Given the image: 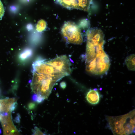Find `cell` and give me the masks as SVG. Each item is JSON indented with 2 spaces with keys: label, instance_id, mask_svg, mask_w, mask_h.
I'll list each match as a JSON object with an SVG mask.
<instances>
[{
  "label": "cell",
  "instance_id": "6da1fadb",
  "mask_svg": "<svg viewBox=\"0 0 135 135\" xmlns=\"http://www.w3.org/2000/svg\"><path fill=\"white\" fill-rule=\"evenodd\" d=\"M86 69L94 74H106L110 66V60L103 48L104 36L102 31L96 28L90 29L86 33Z\"/></svg>",
  "mask_w": 135,
  "mask_h": 135
},
{
  "label": "cell",
  "instance_id": "7a4b0ae2",
  "mask_svg": "<svg viewBox=\"0 0 135 135\" xmlns=\"http://www.w3.org/2000/svg\"><path fill=\"white\" fill-rule=\"evenodd\" d=\"M135 110H134L124 115L106 116L108 128L114 135H128L134 133Z\"/></svg>",
  "mask_w": 135,
  "mask_h": 135
},
{
  "label": "cell",
  "instance_id": "3957f363",
  "mask_svg": "<svg viewBox=\"0 0 135 135\" xmlns=\"http://www.w3.org/2000/svg\"><path fill=\"white\" fill-rule=\"evenodd\" d=\"M31 88L35 94H40L45 99L48 98L57 81L50 76L33 72Z\"/></svg>",
  "mask_w": 135,
  "mask_h": 135
},
{
  "label": "cell",
  "instance_id": "277c9868",
  "mask_svg": "<svg viewBox=\"0 0 135 135\" xmlns=\"http://www.w3.org/2000/svg\"><path fill=\"white\" fill-rule=\"evenodd\" d=\"M61 32L63 37L68 42L76 44H80L82 42L80 30L74 22H68L64 23Z\"/></svg>",
  "mask_w": 135,
  "mask_h": 135
},
{
  "label": "cell",
  "instance_id": "5b68a950",
  "mask_svg": "<svg viewBox=\"0 0 135 135\" xmlns=\"http://www.w3.org/2000/svg\"><path fill=\"white\" fill-rule=\"evenodd\" d=\"M32 68L33 72L49 76L57 82L66 76L52 66L46 63L44 60L42 59H37L33 62Z\"/></svg>",
  "mask_w": 135,
  "mask_h": 135
},
{
  "label": "cell",
  "instance_id": "8992f818",
  "mask_svg": "<svg viewBox=\"0 0 135 135\" xmlns=\"http://www.w3.org/2000/svg\"><path fill=\"white\" fill-rule=\"evenodd\" d=\"M44 62L52 66L57 70L66 76L70 75L71 73L70 63L66 55L61 56Z\"/></svg>",
  "mask_w": 135,
  "mask_h": 135
},
{
  "label": "cell",
  "instance_id": "52a82bcc",
  "mask_svg": "<svg viewBox=\"0 0 135 135\" xmlns=\"http://www.w3.org/2000/svg\"><path fill=\"white\" fill-rule=\"evenodd\" d=\"M92 0H56L61 6L69 9H76L88 11Z\"/></svg>",
  "mask_w": 135,
  "mask_h": 135
},
{
  "label": "cell",
  "instance_id": "ba28073f",
  "mask_svg": "<svg viewBox=\"0 0 135 135\" xmlns=\"http://www.w3.org/2000/svg\"><path fill=\"white\" fill-rule=\"evenodd\" d=\"M10 116H2L0 121L4 130V134H10L16 131L15 127L11 122Z\"/></svg>",
  "mask_w": 135,
  "mask_h": 135
},
{
  "label": "cell",
  "instance_id": "9c48e42d",
  "mask_svg": "<svg viewBox=\"0 0 135 135\" xmlns=\"http://www.w3.org/2000/svg\"><path fill=\"white\" fill-rule=\"evenodd\" d=\"M87 101L90 104L93 105L98 104L100 100V95L96 90H90L88 92L86 96Z\"/></svg>",
  "mask_w": 135,
  "mask_h": 135
},
{
  "label": "cell",
  "instance_id": "30bf717a",
  "mask_svg": "<svg viewBox=\"0 0 135 135\" xmlns=\"http://www.w3.org/2000/svg\"><path fill=\"white\" fill-rule=\"evenodd\" d=\"M33 54V51L31 49L26 48L19 54V60L21 62H22L26 61L31 57Z\"/></svg>",
  "mask_w": 135,
  "mask_h": 135
},
{
  "label": "cell",
  "instance_id": "8fae6325",
  "mask_svg": "<svg viewBox=\"0 0 135 135\" xmlns=\"http://www.w3.org/2000/svg\"><path fill=\"white\" fill-rule=\"evenodd\" d=\"M126 64L128 69L131 70H135V54L128 56L125 60Z\"/></svg>",
  "mask_w": 135,
  "mask_h": 135
},
{
  "label": "cell",
  "instance_id": "7c38bea8",
  "mask_svg": "<svg viewBox=\"0 0 135 135\" xmlns=\"http://www.w3.org/2000/svg\"><path fill=\"white\" fill-rule=\"evenodd\" d=\"M46 26V22L43 20H41L38 22L36 25V30L38 32H41L45 30Z\"/></svg>",
  "mask_w": 135,
  "mask_h": 135
},
{
  "label": "cell",
  "instance_id": "4fadbf2b",
  "mask_svg": "<svg viewBox=\"0 0 135 135\" xmlns=\"http://www.w3.org/2000/svg\"><path fill=\"white\" fill-rule=\"evenodd\" d=\"M4 10L3 5L0 0V19H1L4 14Z\"/></svg>",
  "mask_w": 135,
  "mask_h": 135
},
{
  "label": "cell",
  "instance_id": "5bb4252c",
  "mask_svg": "<svg viewBox=\"0 0 135 135\" xmlns=\"http://www.w3.org/2000/svg\"><path fill=\"white\" fill-rule=\"evenodd\" d=\"M34 132L33 134L37 135H43L44 134L42 133L40 130L36 127H35L34 129Z\"/></svg>",
  "mask_w": 135,
  "mask_h": 135
},
{
  "label": "cell",
  "instance_id": "9a60e30c",
  "mask_svg": "<svg viewBox=\"0 0 135 135\" xmlns=\"http://www.w3.org/2000/svg\"><path fill=\"white\" fill-rule=\"evenodd\" d=\"M36 105L35 103L33 102L29 103L28 104V107L30 110L34 109L36 107Z\"/></svg>",
  "mask_w": 135,
  "mask_h": 135
},
{
  "label": "cell",
  "instance_id": "2e32d148",
  "mask_svg": "<svg viewBox=\"0 0 135 135\" xmlns=\"http://www.w3.org/2000/svg\"><path fill=\"white\" fill-rule=\"evenodd\" d=\"M37 98L36 101L38 103H40L43 102L45 99L40 94H37Z\"/></svg>",
  "mask_w": 135,
  "mask_h": 135
},
{
  "label": "cell",
  "instance_id": "e0dca14e",
  "mask_svg": "<svg viewBox=\"0 0 135 135\" xmlns=\"http://www.w3.org/2000/svg\"><path fill=\"white\" fill-rule=\"evenodd\" d=\"M17 104L16 102H15L12 104L10 109V112L14 110L15 109L17 106Z\"/></svg>",
  "mask_w": 135,
  "mask_h": 135
},
{
  "label": "cell",
  "instance_id": "ac0fdd59",
  "mask_svg": "<svg viewBox=\"0 0 135 135\" xmlns=\"http://www.w3.org/2000/svg\"><path fill=\"white\" fill-rule=\"evenodd\" d=\"M20 117L19 114H17V116L15 118L14 121L15 122L17 123H19L20 120Z\"/></svg>",
  "mask_w": 135,
  "mask_h": 135
},
{
  "label": "cell",
  "instance_id": "d6986e66",
  "mask_svg": "<svg viewBox=\"0 0 135 135\" xmlns=\"http://www.w3.org/2000/svg\"><path fill=\"white\" fill-rule=\"evenodd\" d=\"M37 94H34L32 97V100L34 102H36L37 98Z\"/></svg>",
  "mask_w": 135,
  "mask_h": 135
},
{
  "label": "cell",
  "instance_id": "ffe728a7",
  "mask_svg": "<svg viewBox=\"0 0 135 135\" xmlns=\"http://www.w3.org/2000/svg\"><path fill=\"white\" fill-rule=\"evenodd\" d=\"M60 86L62 88L64 89L66 86V82H61L60 84Z\"/></svg>",
  "mask_w": 135,
  "mask_h": 135
},
{
  "label": "cell",
  "instance_id": "44dd1931",
  "mask_svg": "<svg viewBox=\"0 0 135 135\" xmlns=\"http://www.w3.org/2000/svg\"><path fill=\"white\" fill-rule=\"evenodd\" d=\"M1 104L0 100V112H1Z\"/></svg>",
  "mask_w": 135,
  "mask_h": 135
},
{
  "label": "cell",
  "instance_id": "7402d4cb",
  "mask_svg": "<svg viewBox=\"0 0 135 135\" xmlns=\"http://www.w3.org/2000/svg\"><path fill=\"white\" fill-rule=\"evenodd\" d=\"M2 133V131L1 129L0 128V134H1Z\"/></svg>",
  "mask_w": 135,
  "mask_h": 135
},
{
  "label": "cell",
  "instance_id": "603a6c76",
  "mask_svg": "<svg viewBox=\"0 0 135 135\" xmlns=\"http://www.w3.org/2000/svg\"><path fill=\"white\" fill-rule=\"evenodd\" d=\"M2 118V116H1L0 115V120Z\"/></svg>",
  "mask_w": 135,
  "mask_h": 135
},
{
  "label": "cell",
  "instance_id": "cb8c5ba5",
  "mask_svg": "<svg viewBox=\"0 0 135 135\" xmlns=\"http://www.w3.org/2000/svg\"><path fill=\"white\" fill-rule=\"evenodd\" d=\"M0 93H1V91H0Z\"/></svg>",
  "mask_w": 135,
  "mask_h": 135
}]
</instances>
